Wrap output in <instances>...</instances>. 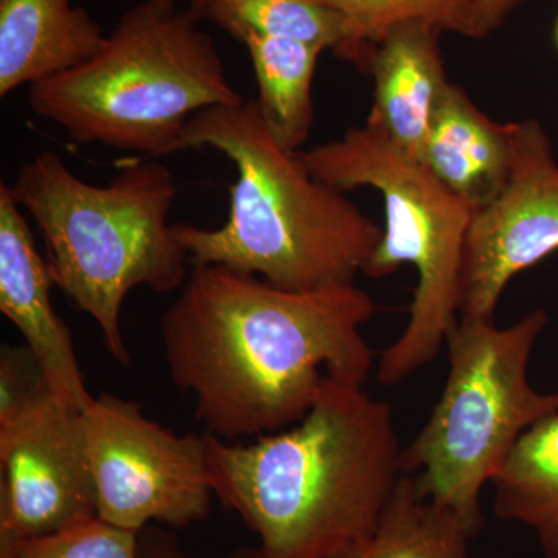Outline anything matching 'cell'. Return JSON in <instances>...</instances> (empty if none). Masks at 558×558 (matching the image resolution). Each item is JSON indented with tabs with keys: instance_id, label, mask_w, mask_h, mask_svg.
Instances as JSON below:
<instances>
[{
	"instance_id": "obj_1",
	"label": "cell",
	"mask_w": 558,
	"mask_h": 558,
	"mask_svg": "<svg viewBox=\"0 0 558 558\" xmlns=\"http://www.w3.org/2000/svg\"><path fill=\"white\" fill-rule=\"evenodd\" d=\"M374 314L355 282L290 290L194 264L161 318V347L209 435L259 438L306 416L329 377L365 385L376 360L362 329Z\"/></svg>"
},
{
	"instance_id": "obj_2",
	"label": "cell",
	"mask_w": 558,
	"mask_h": 558,
	"mask_svg": "<svg viewBox=\"0 0 558 558\" xmlns=\"http://www.w3.org/2000/svg\"><path fill=\"white\" fill-rule=\"evenodd\" d=\"M215 497L266 558H332L377 527L403 478L395 413L332 379L292 428L233 444L207 433Z\"/></svg>"
},
{
	"instance_id": "obj_3",
	"label": "cell",
	"mask_w": 558,
	"mask_h": 558,
	"mask_svg": "<svg viewBox=\"0 0 558 558\" xmlns=\"http://www.w3.org/2000/svg\"><path fill=\"white\" fill-rule=\"evenodd\" d=\"M213 148L236 165L229 219L219 229L172 226L194 264H220L278 288L315 290L354 284L384 230L315 179L278 145L258 101L213 106L191 117L178 150Z\"/></svg>"
},
{
	"instance_id": "obj_4",
	"label": "cell",
	"mask_w": 558,
	"mask_h": 558,
	"mask_svg": "<svg viewBox=\"0 0 558 558\" xmlns=\"http://www.w3.org/2000/svg\"><path fill=\"white\" fill-rule=\"evenodd\" d=\"M10 189L43 233L54 284L97 322L112 359L130 365L121 330L128 293L140 286L174 292L190 274L168 223L178 196L172 172L160 161H140L108 185H92L44 150L22 165Z\"/></svg>"
},
{
	"instance_id": "obj_5",
	"label": "cell",
	"mask_w": 558,
	"mask_h": 558,
	"mask_svg": "<svg viewBox=\"0 0 558 558\" xmlns=\"http://www.w3.org/2000/svg\"><path fill=\"white\" fill-rule=\"evenodd\" d=\"M199 22L189 9L160 11L143 0L94 58L32 84L28 105L78 143L153 160L178 153L191 117L244 101Z\"/></svg>"
},
{
	"instance_id": "obj_6",
	"label": "cell",
	"mask_w": 558,
	"mask_h": 558,
	"mask_svg": "<svg viewBox=\"0 0 558 558\" xmlns=\"http://www.w3.org/2000/svg\"><path fill=\"white\" fill-rule=\"evenodd\" d=\"M299 157L315 179L343 191L374 189L385 202V230L363 275L384 278L413 266L417 281L410 319L381 351L377 380L392 388L438 357L457 326L465 241L475 211L376 120L351 128Z\"/></svg>"
},
{
	"instance_id": "obj_7",
	"label": "cell",
	"mask_w": 558,
	"mask_h": 558,
	"mask_svg": "<svg viewBox=\"0 0 558 558\" xmlns=\"http://www.w3.org/2000/svg\"><path fill=\"white\" fill-rule=\"evenodd\" d=\"M548 323L542 307L508 328L494 319H459L447 337L442 395L402 451L403 475L476 535L484 526V487L521 436L558 413V391H537L529 380L532 352Z\"/></svg>"
},
{
	"instance_id": "obj_8",
	"label": "cell",
	"mask_w": 558,
	"mask_h": 558,
	"mask_svg": "<svg viewBox=\"0 0 558 558\" xmlns=\"http://www.w3.org/2000/svg\"><path fill=\"white\" fill-rule=\"evenodd\" d=\"M98 519L126 531L186 527L211 510L207 433L179 436L102 392L81 413Z\"/></svg>"
},
{
	"instance_id": "obj_9",
	"label": "cell",
	"mask_w": 558,
	"mask_h": 558,
	"mask_svg": "<svg viewBox=\"0 0 558 558\" xmlns=\"http://www.w3.org/2000/svg\"><path fill=\"white\" fill-rule=\"evenodd\" d=\"M512 171L473 216L461 274V318L494 319L509 282L558 252V165L538 120L512 121Z\"/></svg>"
},
{
	"instance_id": "obj_10",
	"label": "cell",
	"mask_w": 558,
	"mask_h": 558,
	"mask_svg": "<svg viewBox=\"0 0 558 558\" xmlns=\"http://www.w3.org/2000/svg\"><path fill=\"white\" fill-rule=\"evenodd\" d=\"M81 413L49 391L0 425V543L97 517Z\"/></svg>"
},
{
	"instance_id": "obj_11",
	"label": "cell",
	"mask_w": 558,
	"mask_h": 558,
	"mask_svg": "<svg viewBox=\"0 0 558 558\" xmlns=\"http://www.w3.org/2000/svg\"><path fill=\"white\" fill-rule=\"evenodd\" d=\"M53 284L49 263L39 255L10 185L0 183V312L38 359L51 392L84 411L94 396L86 387L72 330L51 304Z\"/></svg>"
},
{
	"instance_id": "obj_12",
	"label": "cell",
	"mask_w": 558,
	"mask_h": 558,
	"mask_svg": "<svg viewBox=\"0 0 558 558\" xmlns=\"http://www.w3.org/2000/svg\"><path fill=\"white\" fill-rule=\"evenodd\" d=\"M438 25L398 22L373 44L362 68L374 78L369 119L414 159H421L429 126L449 87Z\"/></svg>"
},
{
	"instance_id": "obj_13",
	"label": "cell",
	"mask_w": 558,
	"mask_h": 558,
	"mask_svg": "<svg viewBox=\"0 0 558 558\" xmlns=\"http://www.w3.org/2000/svg\"><path fill=\"white\" fill-rule=\"evenodd\" d=\"M512 160V121L488 119L464 89L450 83L418 161L476 213L506 189Z\"/></svg>"
},
{
	"instance_id": "obj_14",
	"label": "cell",
	"mask_w": 558,
	"mask_h": 558,
	"mask_svg": "<svg viewBox=\"0 0 558 558\" xmlns=\"http://www.w3.org/2000/svg\"><path fill=\"white\" fill-rule=\"evenodd\" d=\"M106 38L72 0H0V97L78 68Z\"/></svg>"
},
{
	"instance_id": "obj_15",
	"label": "cell",
	"mask_w": 558,
	"mask_h": 558,
	"mask_svg": "<svg viewBox=\"0 0 558 558\" xmlns=\"http://www.w3.org/2000/svg\"><path fill=\"white\" fill-rule=\"evenodd\" d=\"M499 520L531 529L545 558H558V413L527 429L490 481Z\"/></svg>"
},
{
	"instance_id": "obj_16",
	"label": "cell",
	"mask_w": 558,
	"mask_h": 558,
	"mask_svg": "<svg viewBox=\"0 0 558 558\" xmlns=\"http://www.w3.org/2000/svg\"><path fill=\"white\" fill-rule=\"evenodd\" d=\"M240 43L247 47L263 119L288 153H300L314 123L312 83L323 49L288 38L242 33Z\"/></svg>"
},
{
	"instance_id": "obj_17",
	"label": "cell",
	"mask_w": 558,
	"mask_h": 558,
	"mask_svg": "<svg viewBox=\"0 0 558 558\" xmlns=\"http://www.w3.org/2000/svg\"><path fill=\"white\" fill-rule=\"evenodd\" d=\"M475 537L457 512L403 475L377 527L332 558H476L470 549Z\"/></svg>"
},
{
	"instance_id": "obj_18",
	"label": "cell",
	"mask_w": 558,
	"mask_h": 558,
	"mask_svg": "<svg viewBox=\"0 0 558 558\" xmlns=\"http://www.w3.org/2000/svg\"><path fill=\"white\" fill-rule=\"evenodd\" d=\"M199 20L234 39L245 32L295 39L332 50L339 60L348 46L347 22L317 0H208Z\"/></svg>"
},
{
	"instance_id": "obj_19",
	"label": "cell",
	"mask_w": 558,
	"mask_h": 558,
	"mask_svg": "<svg viewBox=\"0 0 558 558\" xmlns=\"http://www.w3.org/2000/svg\"><path fill=\"white\" fill-rule=\"evenodd\" d=\"M347 22L348 46L341 61L362 68L366 51L398 22L425 20L444 33L483 39L473 0H317Z\"/></svg>"
},
{
	"instance_id": "obj_20",
	"label": "cell",
	"mask_w": 558,
	"mask_h": 558,
	"mask_svg": "<svg viewBox=\"0 0 558 558\" xmlns=\"http://www.w3.org/2000/svg\"><path fill=\"white\" fill-rule=\"evenodd\" d=\"M0 558H142L140 534L94 517L39 537L0 543Z\"/></svg>"
},
{
	"instance_id": "obj_21",
	"label": "cell",
	"mask_w": 558,
	"mask_h": 558,
	"mask_svg": "<svg viewBox=\"0 0 558 558\" xmlns=\"http://www.w3.org/2000/svg\"><path fill=\"white\" fill-rule=\"evenodd\" d=\"M51 391L38 359L24 347L0 349V425L9 424Z\"/></svg>"
},
{
	"instance_id": "obj_22",
	"label": "cell",
	"mask_w": 558,
	"mask_h": 558,
	"mask_svg": "<svg viewBox=\"0 0 558 558\" xmlns=\"http://www.w3.org/2000/svg\"><path fill=\"white\" fill-rule=\"evenodd\" d=\"M140 554L142 558H266L258 548H242L218 557L191 556L180 548L178 538L163 529L149 526L140 532Z\"/></svg>"
},
{
	"instance_id": "obj_23",
	"label": "cell",
	"mask_w": 558,
	"mask_h": 558,
	"mask_svg": "<svg viewBox=\"0 0 558 558\" xmlns=\"http://www.w3.org/2000/svg\"><path fill=\"white\" fill-rule=\"evenodd\" d=\"M523 0H473L484 38L498 31Z\"/></svg>"
},
{
	"instance_id": "obj_24",
	"label": "cell",
	"mask_w": 558,
	"mask_h": 558,
	"mask_svg": "<svg viewBox=\"0 0 558 558\" xmlns=\"http://www.w3.org/2000/svg\"><path fill=\"white\" fill-rule=\"evenodd\" d=\"M148 2L160 11H175V3H178L179 0H148ZM186 2H189V10L191 13H194L199 17L201 11L204 9L205 3H207L208 0H186Z\"/></svg>"
},
{
	"instance_id": "obj_25",
	"label": "cell",
	"mask_w": 558,
	"mask_h": 558,
	"mask_svg": "<svg viewBox=\"0 0 558 558\" xmlns=\"http://www.w3.org/2000/svg\"><path fill=\"white\" fill-rule=\"evenodd\" d=\"M554 40H556V47H557V50H558V17H557V21H556V28H554Z\"/></svg>"
}]
</instances>
